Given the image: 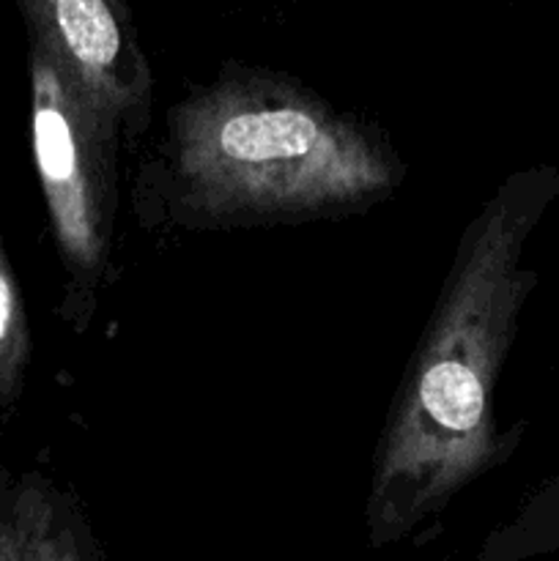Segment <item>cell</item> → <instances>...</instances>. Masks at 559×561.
<instances>
[{
	"label": "cell",
	"mask_w": 559,
	"mask_h": 561,
	"mask_svg": "<svg viewBox=\"0 0 559 561\" xmlns=\"http://www.w3.org/2000/svg\"><path fill=\"white\" fill-rule=\"evenodd\" d=\"M557 195V168L518 170L466 228L376 449L365 507L373 548L414 535L513 453L518 436L497 420L499 376L537 285L526 250Z\"/></svg>",
	"instance_id": "obj_1"
},
{
	"label": "cell",
	"mask_w": 559,
	"mask_h": 561,
	"mask_svg": "<svg viewBox=\"0 0 559 561\" xmlns=\"http://www.w3.org/2000/svg\"><path fill=\"white\" fill-rule=\"evenodd\" d=\"M168 151L181 214L206 225L332 217L378 201L400 179L367 131L305 88L258 71L179 104Z\"/></svg>",
	"instance_id": "obj_2"
},
{
	"label": "cell",
	"mask_w": 559,
	"mask_h": 561,
	"mask_svg": "<svg viewBox=\"0 0 559 561\" xmlns=\"http://www.w3.org/2000/svg\"><path fill=\"white\" fill-rule=\"evenodd\" d=\"M31 135L60 257L77 279L93 283L107 263L113 228L115 126L36 42H31Z\"/></svg>",
	"instance_id": "obj_3"
},
{
	"label": "cell",
	"mask_w": 559,
	"mask_h": 561,
	"mask_svg": "<svg viewBox=\"0 0 559 561\" xmlns=\"http://www.w3.org/2000/svg\"><path fill=\"white\" fill-rule=\"evenodd\" d=\"M31 31L71 85L118 129L140 126L151 71L121 0H14Z\"/></svg>",
	"instance_id": "obj_4"
},
{
	"label": "cell",
	"mask_w": 559,
	"mask_h": 561,
	"mask_svg": "<svg viewBox=\"0 0 559 561\" xmlns=\"http://www.w3.org/2000/svg\"><path fill=\"white\" fill-rule=\"evenodd\" d=\"M559 551V474L529 499L518 518L488 537L477 561H524Z\"/></svg>",
	"instance_id": "obj_5"
},
{
	"label": "cell",
	"mask_w": 559,
	"mask_h": 561,
	"mask_svg": "<svg viewBox=\"0 0 559 561\" xmlns=\"http://www.w3.org/2000/svg\"><path fill=\"white\" fill-rule=\"evenodd\" d=\"M27 359H31V337H27L25 310L11 274L9 255L0 241V409L20 398Z\"/></svg>",
	"instance_id": "obj_6"
},
{
	"label": "cell",
	"mask_w": 559,
	"mask_h": 561,
	"mask_svg": "<svg viewBox=\"0 0 559 561\" xmlns=\"http://www.w3.org/2000/svg\"><path fill=\"white\" fill-rule=\"evenodd\" d=\"M33 551L36 561H104L77 515L42 491H33Z\"/></svg>",
	"instance_id": "obj_7"
},
{
	"label": "cell",
	"mask_w": 559,
	"mask_h": 561,
	"mask_svg": "<svg viewBox=\"0 0 559 561\" xmlns=\"http://www.w3.org/2000/svg\"><path fill=\"white\" fill-rule=\"evenodd\" d=\"M0 561H36L33 551V491L14 502L5 518H0Z\"/></svg>",
	"instance_id": "obj_8"
}]
</instances>
